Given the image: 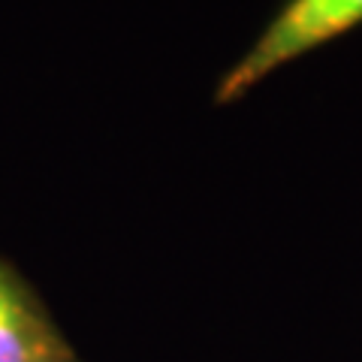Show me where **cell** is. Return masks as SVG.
Instances as JSON below:
<instances>
[{"label":"cell","mask_w":362,"mask_h":362,"mask_svg":"<svg viewBox=\"0 0 362 362\" xmlns=\"http://www.w3.org/2000/svg\"><path fill=\"white\" fill-rule=\"evenodd\" d=\"M66 362H78V356H76V359H66Z\"/></svg>","instance_id":"obj_3"},{"label":"cell","mask_w":362,"mask_h":362,"mask_svg":"<svg viewBox=\"0 0 362 362\" xmlns=\"http://www.w3.org/2000/svg\"><path fill=\"white\" fill-rule=\"evenodd\" d=\"M362 25V0H284L239 61L218 78L214 103L230 106L290 61Z\"/></svg>","instance_id":"obj_1"},{"label":"cell","mask_w":362,"mask_h":362,"mask_svg":"<svg viewBox=\"0 0 362 362\" xmlns=\"http://www.w3.org/2000/svg\"><path fill=\"white\" fill-rule=\"evenodd\" d=\"M76 359L52 311L30 281L0 257V362H66Z\"/></svg>","instance_id":"obj_2"}]
</instances>
